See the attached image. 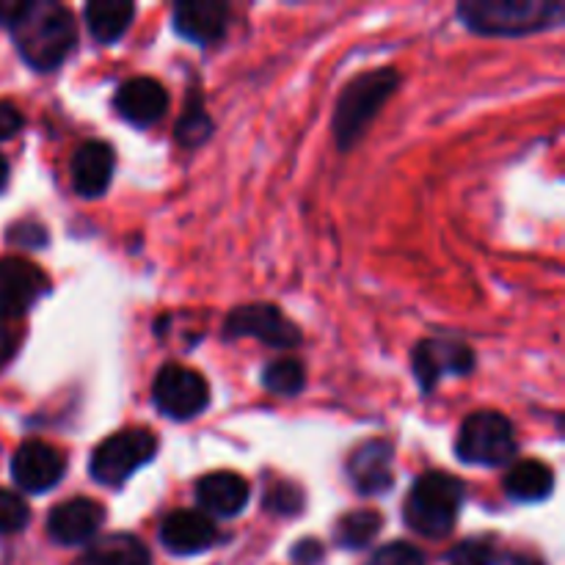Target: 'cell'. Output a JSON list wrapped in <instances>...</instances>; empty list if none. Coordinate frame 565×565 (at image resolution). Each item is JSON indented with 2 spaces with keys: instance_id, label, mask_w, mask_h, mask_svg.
Here are the masks:
<instances>
[{
  "instance_id": "obj_1",
  "label": "cell",
  "mask_w": 565,
  "mask_h": 565,
  "mask_svg": "<svg viewBox=\"0 0 565 565\" xmlns=\"http://www.w3.org/2000/svg\"><path fill=\"white\" fill-rule=\"evenodd\" d=\"M14 42L33 70L50 72L64 64L75 47V20L58 3H31L25 17L14 25Z\"/></svg>"
},
{
  "instance_id": "obj_2",
  "label": "cell",
  "mask_w": 565,
  "mask_h": 565,
  "mask_svg": "<svg viewBox=\"0 0 565 565\" xmlns=\"http://www.w3.org/2000/svg\"><path fill=\"white\" fill-rule=\"evenodd\" d=\"M463 25L483 36H527L563 20L561 3L546 0H469L458 6Z\"/></svg>"
},
{
  "instance_id": "obj_3",
  "label": "cell",
  "mask_w": 565,
  "mask_h": 565,
  "mask_svg": "<svg viewBox=\"0 0 565 565\" xmlns=\"http://www.w3.org/2000/svg\"><path fill=\"white\" fill-rule=\"evenodd\" d=\"M397 83H401L397 70L381 66V70L364 72V75L353 77V81L342 88L334 110V136L337 147H340L342 152H348V149L364 136V130H367L370 121L375 119L381 105L395 94Z\"/></svg>"
},
{
  "instance_id": "obj_4",
  "label": "cell",
  "mask_w": 565,
  "mask_h": 565,
  "mask_svg": "<svg viewBox=\"0 0 565 565\" xmlns=\"http://www.w3.org/2000/svg\"><path fill=\"white\" fill-rule=\"evenodd\" d=\"M463 505V483L447 472H425L412 486L406 500V519L414 533L425 539H445L456 527Z\"/></svg>"
},
{
  "instance_id": "obj_5",
  "label": "cell",
  "mask_w": 565,
  "mask_h": 565,
  "mask_svg": "<svg viewBox=\"0 0 565 565\" xmlns=\"http://www.w3.org/2000/svg\"><path fill=\"white\" fill-rule=\"evenodd\" d=\"M458 458L472 467H505L516 456V430L500 412H475L458 434Z\"/></svg>"
},
{
  "instance_id": "obj_6",
  "label": "cell",
  "mask_w": 565,
  "mask_h": 565,
  "mask_svg": "<svg viewBox=\"0 0 565 565\" xmlns=\"http://www.w3.org/2000/svg\"><path fill=\"white\" fill-rule=\"evenodd\" d=\"M154 452H158V439H154L152 430H119V434L108 436V439L94 450L92 478L97 480L99 486L116 489V486L125 483L132 472L147 467L154 458Z\"/></svg>"
},
{
  "instance_id": "obj_7",
  "label": "cell",
  "mask_w": 565,
  "mask_h": 565,
  "mask_svg": "<svg viewBox=\"0 0 565 565\" xmlns=\"http://www.w3.org/2000/svg\"><path fill=\"white\" fill-rule=\"evenodd\" d=\"M152 401L160 414L185 423L199 417L210 406V386L196 370L182 364H166L152 386Z\"/></svg>"
},
{
  "instance_id": "obj_8",
  "label": "cell",
  "mask_w": 565,
  "mask_h": 565,
  "mask_svg": "<svg viewBox=\"0 0 565 565\" xmlns=\"http://www.w3.org/2000/svg\"><path fill=\"white\" fill-rule=\"evenodd\" d=\"M224 334L235 337V340L237 337H257L270 348H296L301 342V329L279 307H270V303L235 309L226 318Z\"/></svg>"
},
{
  "instance_id": "obj_9",
  "label": "cell",
  "mask_w": 565,
  "mask_h": 565,
  "mask_svg": "<svg viewBox=\"0 0 565 565\" xmlns=\"http://www.w3.org/2000/svg\"><path fill=\"white\" fill-rule=\"evenodd\" d=\"M50 279L28 259H0V320L25 315L47 292Z\"/></svg>"
},
{
  "instance_id": "obj_10",
  "label": "cell",
  "mask_w": 565,
  "mask_h": 565,
  "mask_svg": "<svg viewBox=\"0 0 565 565\" xmlns=\"http://www.w3.org/2000/svg\"><path fill=\"white\" fill-rule=\"evenodd\" d=\"M64 472L66 458L44 441H25L11 458V478L22 491H31V494H44L58 486Z\"/></svg>"
},
{
  "instance_id": "obj_11",
  "label": "cell",
  "mask_w": 565,
  "mask_h": 565,
  "mask_svg": "<svg viewBox=\"0 0 565 565\" xmlns=\"http://www.w3.org/2000/svg\"><path fill=\"white\" fill-rule=\"evenodd\" d=\"M103 522L105 511L99 502L88 500V497H75V500L61 502L58 508L50 511L47 533L55 544L77 546L86 544L88 539H94Z\"/></svg>"
},
{
  "instance_id": "obj_12",
  "label": "cell",
  "mask_w": 565,
  "mask_h": 565,
  "mask_svg": "<svg viewBox=\"0 0 565 565\" xmlns=\"http://www.w3.org/2000/svg\"><path fill=\"white\" fill-rule=\"evenodd\" d=\"M174 31L196 44H215L230 25V6L221 0H182L174 6Z\"/></svg>"
},
{
  "instance_id": "obj_13",
  "label": "cell",
  "mask_w": 565,
  "mask_h": 565,
  "mask_svg": "<svg viewBox=\"0 0 565 565\" xmlns=\"http://www.w3.org/2000/svg\"><path fill=\"white\" fill-rule=\"evenodd\" d=\"M475 367V356L461 342L447 340H425L414 351V373L425 392L434 390L445 373L463 375Z\"/></svg>"
},
{
  "instance_id": "obj_14",
  "label": "cell",
  "mask_w": 565,
  "mask_h": 565,
  "mask_svg": "<svg viewBox=\"0 0 565 565\" xmlns=\"http://www.w3.org/2000/svg\"><path fill=\"white\" fill-rule=\"evenodd\" d=\"M114 103L121 119L136 127H149L163 119L166 108H169V94L154 77H130L119 86Z\"/></svg>"
},
{
  "instance_id": "obj_15",
  "label": "cell",
  "mask_w": 565,
  "mask_h": 565,
  "mask_svg": "<svg viewBox=\"0 0 565 565\" xmlns=\"http://www.w3.org/2000/svg\"><path fill=\"white\" fill-rule=\"evenodd\" d=\"M114 149L105 141H86L72 158V185L83 199L103 196L114 180Z\"/></svg>"
},
{
  "instance_id": "obj_16",
  "label": "cell",
  "mask_w": 565,
  "mask_h": 565,
  "mask_svg": "<svg viewBox=\"0 0 565 565\" xmlns=\"http://www.w3.org/2000/svg\"><path fill=\"white\" fill-rule=\"evenodd\" d=\"M215 524L202 511H174L160 527V541L174 555H199L215 544Z\"/></svg>"
},
{
  "instance_id": "obj_17",
  "label": "cell",
  "mask_w": 565,
  "mask_h": 565,
  "mask_svg": "<svg viewBox=\"0 0 565 565\" xmlns=\"http://www.w3.org/2000/svg\"><path fill=\"white\" fill-rule=\"evenodd\" d=\"M392 450L390 441H367V445L359 447L351 456L348 463V475H351L353 486L359 489V494H384L395 483V475H392Z\"/></svg>"
},
{
  "instance_id": "obj_18",
  "label": "cell",
  "mask_w": 565,
  "mask_h": 565,
  "mask_svg": "<svg viewBox=\"0 0 565 565\" xmlns=\"http://www.w3.org/2000/svg\"><path fill=\"white\" fill-rule=\"evenodd\" d=\"M248 497H252L248 483L235 472L204 475L196 483L199 508H202V513H213V516H237L248 505Z\"/></svg>"
},
{
  "instance_id": "obj_19",
  "label": "cell",
  "mask_w": 565,
  "mask_h": 565,
  "mask_svg": "<svg viewBox=\"0 0 565 565\" xmlns=\"http://www.w3.org/2000/svg\"><path fill=\"white\" fill-rule=\"evenodd\" d=\"M132 17H136V6L130 0H92L86 6L88 33L99 44H114L116 39L125 36Z\"/></svg>"
},
{
  "instance_id": "obj_20",
  "label": "cell",
  "mask_w": 565,
  "mask_h": 565,
  "mask_svg": "<svg viewBox=\"0 0 565 565\" xmlns=\"http://www.w3.org/2000/svg\"><path fill=\"white\" fill-rule=\"evenodd\" d=\"M555 486V472L544 461H519L513 463L511 472L505 475V491L516 502H541L552 494Z\"/></svg>"
},
{
  "instance_id": "obj_21",
  "label": "cell",
  "mask_w": 565,
  "mask_h": 565,
  "mask_svg": "<svg viewBox=\"0 0 565 565\" xmlns=\"http://www.w3.org/2000/svg\"><path fill=\"white\" fill-rule=\"evenodd\" d=\"M149 550L136 539V535H105L103 541L92 546L77 565H149Z\"/></svg>"
},
{
  "instance_id": "obj_22",
  "label": "cell",
  "mask_w": 565,
  "mask_h": 565,
  "mask_svg": "<svg viewBox=\"0 0 565 565\" xmlns=\"http://www.w3.org/2000/svg\"><path fill=\"white\" fill-rule=\"evenodd\" d=\"M379 530L381 513L364 508V511L348 513V516L342 519L340 527H337V541H340V546H348V550H364V546L379 535Z\"/></svg>"
},
{
  "instance_id": "obj_23",
  "label": "cell",
  "mask_w": 565,
  "mask_h": 565,
  "mask_svg": "<svg viewBox=\"0 0 565 565\" xmlns=\"http://www.w3.org/2000/svg\"><path fill=\"white\" fill-rule=\"evenodd\" d=\"M303 367L296 359H276L263 370V386L270 395L292 397L303 390Z\"/></svg>"
},
{
  "instance_id": "obj_24",
  "label": "cell",
  "mask_w": 565,
  "mask_h": 565,
  "mask_svg": "<svg viewBox=\"0 0 565 565\" xmlns=\"http://www.w3.org/2000/svg\"><path fill=\"white\" fill-rule=\"evenodd\" d=\"M210 132H213V121H210V116L204 114L202 103H199V97L193 94L185 114H182V119L177 121V141H180L182 147H199V143L207 141Z\"/></svg>"
},
{
  "instance_id": "obj_25",
  "label": "cell",
  "mask_w": 565,
  "mask_h": 565,
  "mask_svg": "<svg viewBox=\"0 0 565 565\" xmlns=\"http://www.w3.org/2000/svg\"><path fill=\"white\" fill-rule=\"evenodd\" d=\"M28 522H31V511H28L25 500L17 497L14 491L0 489V535L20 533Z\"/></svg>"
},
{
  "instance_id": "obj_26",
  "label": "cell",
  "mask_w": 565,
  "mask_h": 565,
  "mask_svg": "<svg viewBox=\"0 0 565 565\" xmlns=\"http://www.w3.org/2000/svg\"><path fill=\"white\" fill-rule=\"evenodd\" d=\"M370 565H425V555L406 541H395V544L381 546Z\"/></svg>"
},
{
  "instance_id": "obj_27",
  "label": "cell",
  "mask_w": 565,
  "mask_h": 565,
  "mask_svg": "<svg viewBox=\"0 0 565 565\" xmlns=\"http://www.w3.org/2000/svg\"><path fill=\"white\" fill-rule=\"evenodd\" d=\"M303 494L292 483H276L274 489L265 497V508L274 513H281V516H292V513L301 511Z\"/></svg>"
},
{
  "instance_id": "obj_28",
  "label": "cell",
  "mask_w": 565,
  "mask_h": 565,
  "mask_svg": "<svg viewBox=\"0 0 565 565\" xmlns=\"http://www.w3.org/2000/svg\"><path fill=\"white\" fill-rule=\"evenodd\" d=\"M494 550L486 541H467L450 555V565H491Z\"/></svg>"
},
{
  "instance_id": "obj_29",
  "label": "cell",
  "mask_w": 565,
  "mask_h": 565,
  "mask_svg": "<svg viewBox=\"0 0 565 565\" xmlns=\"http://www.w3.org/2000/svg\"><path fill=\"white\" fill-rule=\"evenodd\" d=\"M22 125H25V116H22V110L17 108L14 103H9V99H0V141H6V138H14L17 132L22 130Z\"/></svg>"
},
{
  "instance_id": "obj_30",
  "label": "cell",
  "mask_w": 565,
  "mask_h": 565,
  "mask_svg": "<svg viewBox=\"0 0 565 565\" xmlns=\"http://www.w3.org/2000/svg\"><path fill=\"white\" fill-rule=\"evenodd\" d=\"M9 237L11 241L22 243V246H44V243H47V232H44L39 224H31V221H28V224L14 226V230L9 232Z\"/></svg>"
},
{
  "instance_id": "obj_31",
  "label": "cell",
  "mask_w": 565,
  "mask_h": 565,
  "mask_svg": "<svg viewBox=\"0 0 565 565\" xmlns=\"http://www.w3.org/2000/svg\"><path fill=\"white\" fill-rule=\"evenodd\" d=\"M28 9H31V0H0V25L14 28Z\"/></svg>"
},
{
  "instance_id": "obj_32",
  "label": "cell",
  "mask_w": 565,
  "mask_h": 565,
  "mask_svg": "<svg viewBox=\"0 0 565 565\" xmlns=\"http://www.w3.org/2000/svg\"><path fill=\"white\" fill-rule=\"evenodd\" d=\"M292 557H296L298 563H307V565H315L323 561V546L318 544V541H301V544H296V550H292Z\"/></svg>"
},
{
  "instance_id": "obj_33",
  "label": "cell",
  "mask_w": 565,
  "mask_h": 565,
  "mask_svg": "<svg viewBox=\"0 0 565 565\" xmlns=\"http://www.w3.org/2000/svg\"><path fill=\"white\" fill-rule=\"evenodd\" d=\"M17 348H20V337H17V331L0 329V367L14 359Z\"/></svg>"
},
{
  "instance_id": "obj_34",
  "label": "cell",
  "mask_w": 565,
  "mask_h": 565,
  "mask_svg": "<svg viewBox=\"0 0 565 565\" xmlns=\"http://www.w3.org/2000/svg\"><path fill=\"white\" fill-rule=\"evenodd\" d=\"M6 185H9V163H6V158L0 154V191H3Z\"/></svg>"
}]
</instances>
